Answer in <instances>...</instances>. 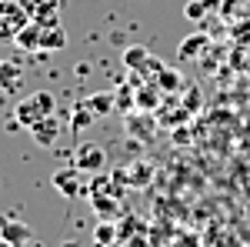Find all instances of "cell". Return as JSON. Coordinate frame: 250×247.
I'll return each mask as SVG.
<instances>
[{"instance_id": "cell-6", "label": "cell", "mask_w": 250, "mask_h": 247, "mask_svg": "<svg viewBox=\"0 0 250 247\" xmlns=\"http://www.w3.org/2000/svg\"><path fill=\"white\" fill-rule=\"evenodd\" d=\"M160 87H157L154 80H140L137 84V94H134V104L144 111V114H154V111H160Z\"/></svg>"}, {"instance_id": "cell-15", "label": "cell", "mask_w": 250, "mask_h": 247, "mask_svg": "<svg viewBox=\"0 0 250 247\" xmlns=\"http://www.w3.org/2000/svg\"><path fill=\"white\" fill-rule=\"evenodd\" d=\"M94 241H97V247H110L117 241V227L110 224V221H100L94 227Z\"/></svg>"}, {"instance_id": "cell-2", "label": "cell", "mask_w": 250, "mask_h": 247, "mask_svg": "<svg viewBox=\"0 0 250 247\" xmlns=\"http://www.w3.org/2000/svg\"><path fill=\"white\" fill-rule=\"evenodd\" d=\"M50 184H54L57 194L70 197V201L74 197H87V184H83V171L80 167H60V171H54Z\"/></svg>"}, {"instance_id": "cell-18", "label": "cell", "mask_w": 250, "mask_h": 247, "mask_svg": "<svg viewBox=\"0 0 250 247\" xmlns=\"http://www.w3.org/2000/svg\"><path fill=\"white\" fill-rule=\"evenodd\" d=\"M87 111H90L87 104H80L77 111H74V120H70V131H74V134H80V131H83V124L94 120V114H87Z\"/></svg>"}, {"instance_id": "cell-17", "label": "cell", "mask_w": 250, "mask_h": 247, "mask_svg": "<svg viewBox=\"0 0 250 247\" xmlns=\"http://www.w3.org/2000/svg\"><path fill=\"white\" fill-rule=\"evenodd\" d=\"M207 14H210V7L204 0H187V7H184V17L187 20H204Z\"/></svg>"}, {"instance_id": "cell-20", "label": "cell", "mask_w": 250, "mask_h": 247, "mask_svg": "<svg viewBox=\"0 0 250 247\" xmlns=\"http://www.w3.org/2000/svg\"><path fill=\"white\" fill-rule=\"evenodd\" d=\"M0 40H14V27H7L3 17H0Z\"/></svg>"}, {"instance_id": "cell-12", "label": "cell", "mask_w": 250, "mask_h": 247, "mask_svg": "<svg viewBox=\"0 0 250 247\" xmlns=\"http://www.w3.org/2000/svg\"><path fill=\"white\" fill-rule=\"evenodd\" d=\"M204 47H207V34H190V37H184L180 40V47H177V57L180 60H193V57H200L204 54Z\"/></svg>"}, {"instance_id": "cell-5", "label": "cell", "mask_w": 250, "mask_h": 247, "mask_svg": "<svg viewBox=\"0 0 250 247\" xmlns=\"http://www.w3.org/2000/svg\"><path fill=\"white\" fill-rule=\"evenodd\" d=\"M0 17L7 20V27H14V34H17L20 27L30 23V10H27L23 0H0Z\"/></svg>"}, {"instance_id": "cell-23", "label": "cell", "mask_w": 250, "mask_h": 247, "mask_svg": "<svg viewBox=\"0 0 250 247\" xmlns=\"http://www.w3.org/2000/svg\"><path fill=\"white\" fill-rule=\"evenodd\" d=\"M60 247H80V244H77V241H63Z\"/></svg>"}, {"instance_id": "cell-1", "label": "cell", "mask_w": 250, "mask_h": 247, "mask_svg": "<svg viewBox=\"0 0 250 247\" xmlns=\"http://www.w3.org/2000/svg\"><path fill=\"white\" fill-rule=\"evenodd\" d=\"M54 111H57L54 94H47V90H34L30 97H23L17 107H14V127L30 131V127H37L43 117H50Z\"/></svg>"}, {"instance_id": "cell-10", "label": "cell", "mask_w": 250, "mask_h": 247, "mask_svg": "<svg viewBox=\"0 0 250 247\" xmlns=\"http://www.w3.org/2000/svg\"><path fill=\"white\" fill-rule=\"evenodd\" d=\"M20 84H23V67L14 60H0V90L14 94Z\"/></svg>"}, {"instance_id": "cell-7", "label": "cell", "mask_w": 250, "mask_h": 247, "mask_svg": "<svg viewBox=\"0 0 250 247\" xmlns=\"http://www.w3.org/2000/svg\"><path fill=\"white\" fill-rule=\"evenodd\" d=\"M40 40H43V27L30 20L27 27H20L17 34H14V47L23 50V54H34V50H40Z\"/></svg>"}, {"instance_id": "cell-14", "label": "cell", "mask_w": 250, "mask_h": 247, "mask_svg": "<svg viewBox=\"0 0 250 247\" xmlns=\"http://www.w3.org/2000/svg\"><path fill=\"white\" fill-rule=\"evenodd\" d=\"M154 84L164 90V94H173V90H180V87H184V77L177 74V70H170V67H164V70L157 74Z\"/></svg>"}, {"instance_id": "cell-8", "label": "cell", "mask_w": 250, "mask_h": 247, "mask_svg": "<svg viewBox=\"0 0 250 247\" xmlns=\"http://www.w3.org/2000/svg\"><path fill=\"white\" fill-rule=\"evenodd\" d=\"M30 137H34V144H40V147H54V140L60 137V124L57 117H43L37 127H30Z\"/></svg>"}, {"instance_id": "cell-11", "label": "cell", "mask_w": 250, "mask_h": 247, "mask_svg": "<svg viewBox=\"0 0 250 247\" xmlns=\"http://www.w3.org/2000/svg\"><path fill=\"white\" fill-rule=\"evenodd\" d=\"M110 190H90L87 197H90V207L100 214V221H114V214H117V201L114 197H107Z\"/></svg>"}, {"instance_id": "cell-21", "label": "cell", "mask_w": 250, "mask_h": 247, "mask_svg": "<svg viewBox=\"0 0 250 247\" xmlns=\"http://www.w3.org/2000/svg\"><path fill=\"white\" fill-rule=\"evenodd\" d=\"M134 180H150V167L144 164V167H134Z\"/></svg>"}, {"instance_id": "cell-22", "label": "cell", "mask_w": 250, "mask_h": 247, "mask_svg": "<svg viewBox=\"0 0 250 247\" xmlns=\"http://www.w3.org/2000/svg\"><path fill=\"white\" fill-rule=\"evenodd\" d=\"M0 247H17V244H10V241H7V237H0Z\"/></svg>"}, {"instance_id": "cell-19", "label": "cell", "mask_w": 250, "mask_h": 247, "mask_svg": "<svg viewBox=\"0 0 250 247\" xmlns=\"http://www.w3.org/2000/svg\"><path fill=\"white\" fill-rule=\"evenodd\" d=\"M197 107H200V90H197V87H190V90H187V97H184V111H197Z\"/></svg>"}, {"instance_id": "cell-13", "label": "cell", "mask_w": 250, "mask_h": 247, "mask_svg": "<svg viewBox=\"0 0 250 247\" xmlns=\"http://www.w3.org/2000/svg\"><path fill=\"white\" fill-rule=\"evenodd\" d=\"M67 47V34H63V27L54 23V27H43V40H40V50L43 54H54V50H63Z\"/></svg>"}, {"instance_id": "cell-9", "label": "cell", "mask_w": 250, "mask_h": 247, "mask_svg": "<svg viewBox=\"0 0 250 247\" xmlns=\"http://www.w3.org/2000/svg\"><path fill=\"white\" fill-rule=\"evenodd\" d=\"M0 237H7L10 244L20 247L34 237V230L27 227V224H20V221H14V217H0Z\"/></svg>"}, {"instance_id": "cell-3", "label": "cell", "mask_w": 250, "mask_h": 247, "mask_svg": "<svg viewBox=\"0 0 250 247\" xmlns=\"http://www.w3.org/2000/svg\"><path fill=\"white\" fill-rule=\"evenodd\" d=\"M74 167H80L83 174H100L107 167V151L100 144H94V140H83L74 151Z\"/></svg>"}, {"instance_id": "cell-16", "label": "cell", "mask_w": 250, "mask_h": 247, "mask_svg": "<svg viewBox=\"0 0 250 247\" xmlns=\"http://www.w3.org/2000/svg\"><path fill=\"white\" fill-rule=\"evenodd\" d=\"M87 107L94 111V117L107 114V111L114 107V94H97V97H90V100H87Z\"/></svg>"}, {"instance_id": "cell-4", "label": "cell", "mask_w": 250, "mask_h": 247, "mask_svg": "<svg viewBox=\"0 0 250 247\" xmlns=\"http://www.w3.org/2000/svg\"><path fill=\"white\" fill-rule=\"evenodd\" d=\"M23 3H27L34 23H40V27L60 23V7H63V0H23Z\"/></svg>"}]
</instances>
